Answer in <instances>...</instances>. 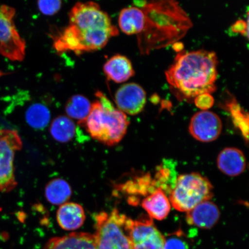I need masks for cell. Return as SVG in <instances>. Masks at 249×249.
<instances>
[{
  "mask_svg": "<svg viewBox=\"0 0 249 249\" xmlns=\"http://www.w3.org/2000/svg\"><path fill=\"white\" fill-rule=\"evenodd\" d=\"M118 33L97 3L79 2L70 11L69 25L54 37L53 47L60 54L73 52L79 55L104 48Z\"/></svg>",
  "mask_w": 249,
  "mask_h": 249,
  "instance_id": "cell-1",
  "label": "cell"
},
{
  "mask_svg": "<svg viewBox=\"0 0 249 249\" xmlns=\"http://www.w3.org/2000/svg\"><path fill=\"white\" fill-rule=\"evenodd\" d=\"M142 9L144 26L138 34V46L142 55L149 54L178 42L192 27L191 18L175 1H135Z\"/></svg>",
  "mask_w": 249,
  "mask_h": 249,
  "instance_id": "cell-2",
  "label": "cell"
},
{
  "mask_svg": "<svg viewBox=\"0 0 249 249\" xmlns=\"http://www.w3.org/2000/svg\"><path fill=\"white\" fill-rule=\"evenodd\" d=\"M218 60L215 53L182 51L166 72V80L179 100L191 101L216 90Z\"/></svg>",
  "mask_w": 249,
  "mask_h": 249,
  "instance_id": "cell-3",
  "label": "cell"
},
{
  "mask_svg": "<svg viewBox=\"0 0 249 249\" xmlns=\"http://www.w3.org/2000/svg\"><path fill=\"white\" fill-rule=\"evenodd\" d=\"M97 100L80 126L85 127L93 139L106 145L113 146L123 140L129 122L126 114L114 107L104 93H95Z\"/></svg>",
  "mask_w": 249,
  "mask_h": 249,
  "instance_id": "cell-4",
  "label": "cell"
},
{
  "mask_svg": "<svg viewBox=\"0 0 249 249\" xmlns=\"http://www.w3.org/2000/svg\"><path fill=\"white\" fill-rule=\"evenodd\" d=\"M96 249H133L129 236L131 219L114 209L95 216Z\"/></svg>",
  "mask_w": 249,
  "mask_h": 249,
  "instance_id": "cell-5",
  "label": "cell"
},
{
  "mask_svg": "<svg viewBox=\"0 0 249 249\" xmlns=\"http://www.w3.org/2000/svg\"><path fill=\"white\" fill-rule=\"evenodd\" d=\"M213 196V186L210 180L200 174L192 173L177 178L170 202L174 209L188 213L202 202L210 200Z\"/></svg>",
  "mask_w": 249,
  "mask_h": 249,
  "instance_id": "cell-6",
  "label": "cell"
},
{
  "mask_svg": "<svg viewBox=\"0 0 249 249\" xmlns=\"http://www.w3.org/2000/svg\"><path fill=\"white\" fill-rule=\"evenodd\" d=\"M23 142L17 131L0 129V191L9 192L17 185L15 178L14 159Z\"/></svg>",
  "mask_w": 249,
  "mask_h": 249,
  "instance_id": "cell-7",
  "label": "cell"
},
{
  "mask_svg": "<svg viewBox=\"0 0 249 249\" xmlns=\"http://www.w3.org/2000/svg\"><path fill=\"white\" fill-rule=\"evenodd\" d=\"M15 9L0 4V53L12 61H22L26 54V42L15 26Z\"/></svg>",
  "mask_w": 249,
  "mask_h": 249,
  "instance_id": "cell-8",
  "label": "cell"
},
{
  "mask_svg": "<svg viewBox=\"0 0 249 249\" xmlns=\"http://www.w3.org/2000/svg\"><path fill=\"white\" fill-rule=\"evenodd\" d=\"M129 236L133 249H164V236L151 219L130 221Z\"/></svg>",
  "mask_w": 249,
  "mask_h": 249,
  "instance_id": "cell-9",
  "label": "cell"
},
{
  "mask_svg": "<svg viewBox=\"0 0 249 249\" xmlns=\"http://www.w3.org/2000/svg\"><path fill=\"white\" fill-rule=\"evenodd\" d=\"M222 130L220 118L213 112L202 110L196 113L190 122L191 135L199 142H209L216 140Z\"/></svg>",
  "mask_w": 249,
  "mask_h": 249,
  "instance_id": "cell-10",
  "label": "cell"
},
{
  "mask_svg": "<svg viewBox=\"0 0 249 249\" xmlns=\"http://www.w3.org/2000/svg\"><path fill=\"white\" fill-rule=\"evenodd\" d=\"M118 109L124 114L135 116L142 112L146 104V93L142 87L136 83L123 85L115 95Z\"/></svg>",
  "mask_w": 249,
  "mask_h": 249,
  "instance_id": "cell-11",
  "label": "cell"
},
{
  "mask_svg": "<svg viewBox=\"0 0 249 249\" xmlns=\"http://www.w3.org/2000/svg\"><path fill=\"white\" fill-rule=\"evenodd\" d=\"M219 218V208L210 200L202 202L186 214V221L189 225L204 229L212 228Z\"/></svg>",
  "mask_w": 249,
  "mask_h": 249,
  "instance_id": "cell-12",
  "label": "cell"
},
{
  "mask_svg": "<svg viewBox=\"0 0 249 249\" xmlns=\"http://www.w3.org/2000/svg\"><path fill=\"white\" fill-rule=\"evenodd\" d=\"M217 167L225 175H240L246 169L247 160L242 151L236 148H226L218 155Z\"/></svg>",
  "mask_w": 249,
  "mask_h": 249,
  "instance_id": "cell-13",
  "label": "cell"
},
{
  "mask_svg": "<svg viewBox=\"0 0 249 249\" xmlns=\"http://www.w3.org/2000/svg\"><path fill=\"white\" fill-rule=\"evenodd\" d=\"M44 249H96L94 236L86 232H72L51 239Z\"/></svg>",
  "mask_w": 249,
  "mask_h": 249,
  "instance_id": "cell-14",
  "label": "cell"
},
{
  "mask_svg": "<svg viewBox=\"0 0 249 249\" xmlns=\"http://www.w3.org/2000/svg\"><path fill=\"white\" fill-rule=\"evenodd\" d=\"M86 220L82 205L75 202H66L57 211V220L59 226L67 231H74L80 228Z\"/></svg>",
  "mask_w": 249,
  "mask_h": 249,
  "instance_id": "cell-15",
  "label": "cell"
},
{
  "mask_svg": "<svg viewBox=\"0 0 249 249\" xmlns=\"http://www.w3.org/2000/svg\"><path fill=\"white\" fill-rule=\"evenodd\" d=\"M104 72L107 79L117 83L126 82L135 74L131 62L122 55H116L106 62Z\"/></svg>",
  "mask_w": 249,
  "mask_h": 249,
  "instance_id": "cell-16",
  "label": "cell"
},
{
  "mask_svg": "<svg viewBox=\"0 0 249 249\" xmlns=\"http://www.w3.org/2000/svg\"><path fill=\"white\" fill-rule=\"evenodd\" d=\"M142 205L152 219L162 220L171 210L170 202L163 190L158 189L142 200Z\"/></svg>",
  "mask_w": 249,
  "mask_h": 249,
  "instance_id": "cell-17",
  "label": "cell"
},
{
  "mask_svg": "<svg viewBox=\"0 0 249 249\" xmlns=\"http://www.w3.org/2000/svg\"><path fill=\"white\" fill-rule=\"evenodd\" d=\"M144 21V15L142 9L137 7H130L121 11L118 24L123 33L127 35H138L142 32Z\"/></svg>",
  "mask_w": 249,
  "mask_h": 249,
  "instance_id": "cell-18",
  "label": "cell"
},
{
  "mask_svg": "<svg viewBox=\"0 0 249 249\" xmlns=\"http://www.w3.org/2000/svg\"><path fill=\"white\" fill-rule=\"evenodd\" d=\"M72 191L66 180L57 178L50 181L45 188V196L50 203L62 205L70 200Z\"/></svg>",
  "mask_w": 249,
  "mask_h": 249,
  "instance_id": "cell-19",
  "label": "cell"
},
{
  "mask_svg": "<svg viewBox=\"0 0 249 249\" xmlns=\"http://www.w3.org/2000/svg\"><path fill=\"white\" fill-rule=\"evenodd\" d=\"M92 104L88 99L82 95L71 96L68 100L65 107V111L68 117L78 121L81 125L91 111Z\"/></svg>",
  "mask_w": 249,
  "mask_h": 249,
  "instance_id": "cell-20",
  "label": "cell"
},
{
  "mask_svg": "<svg viewBox=\"0 0 249 249\" xmlns=\"http://www.w3.org/2000/svg\"><path fill=\"white\" fill-rule=\"evenodd\" d=\"M76 126L70 118L61 116L55 118L51 124V133L56 141L66 143L73 138Z\"/></svg>",
  "mask_w": 249,
  "mask_h": 249,
  "instance_id": "cell-21",
  "label": "cell"
},
{
  "mask_svg": "<svg viewBox=\"0 0 249 249\" xmlns=\"http://www.w3.org/2000/svg\"><path fill=\"white\" fill-rule=\"evenodd\" d=\"M230 112L233 124L238 127L246 140L248 139L249 114L242 108L236 99L231 96L223 106Z\"/></svg>",
  "mask_w": 249,
  "mask_h": 249,
  "instance_id": "cell-22",
  "label": "cell"
},
{
  "mask_svg": "<svg viewBox=\"0 0 249 249\" xmlns=\"http://www.w3.org/2000/svg\"><path fill=\"white\" fill-rule=\"evenodd\" d=\"M28 124L34 129H42L48 125L51 120L49 108L41 104H34L28 108L26 113Z\"/></svg>",
  "mask_w": 249,
  "mask_h": 249,
  "instance_id": "cell-23",
  "label": "cell"
},
{
  "mask_svg": "<svg viewBox=\"0 0 249 249\" xmlns=\"http://www.w3.org/2000/svg\"><path fill=\"white\" fill-rule=\"evenodd\" d=\"M62 2L58 0H40L38 1L39 11L43 15L52 16L60 10Z\"/></svg>",
  "mask_w": 249,
  "mask_h": 249,
  "instance_id": "cell-24",
  "label": "cell"
},
{
  "mask_svg": "<svg viewBox=\"0 0 249 249\" xmlns=\"http://www.w3.org/2000/svg\"><path fill=\"white\" fill-rule=\"evenodd\" d=\"M194 102L196 107L202 110H208V109L213 107L214 99L211 94L204 93L196 97Z\"/></svg>",
  "mask_w": 249,
  "mask_h": 249,
  "instance_id": "cell-25",
  "label": "cell"
},
{
  "mask_svg": "<svg viewBox=\"0 0 249 249\" xmlns=\"http://www.w3.org/2000/svg\"><path fill=\"white\" fill-rule=\"evenodd\" d=\"M164 249H188L185 241L178 237L165 239Z\"/></svg>",
  "mask_w": 249,
  "mask_h": 249,
  "instance_id": "cell-26",
  "label": "cell"
},
{
  "mask_svg": "<svg viewBox=\"0 0 249 249\" xmlns=\"http://www.w3.org/2000/svg\"><path fill=\"white\" fill-rule=\"evenodd\" d=\"M232 30L235 33L240 32L243 33L245 32L246 30L248 31V28H245V23L244 21L239 20L233 25Z\"/></svg>",
  "mask_w": 249,
  "mask_h": 249,
  "instance_id": "cell-27",
  "label": "cell"
}]
</instances>
